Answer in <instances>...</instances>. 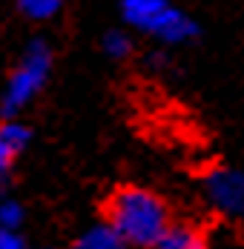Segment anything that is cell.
Wrapping results in <instances>:
<instances>
[{"instance_id": "obj_1", "label": "cell", "mask_w": 244, "mask_h": 249, "mask_svg": "<svg viewBox=\"0 0 244 249\" xmlns=\"http://www.w3.org/2000/svg\"><path fill=\"white\" fill-rule=\"evenodd\" d=\"M106 224L121 235L126 247L152 249L172 221L167 203L155 192L144 186H123L106 203Z\"/></svg>"}, {"instance_id": "obj_2", "label": "cell", "mask_w": 244, "mask_h": 249, "mask_svg": "<svg viewBox=\"0 0 244 249\" xmlns=\"http://www.w3.org/2000/svg\"><path fill=\"white\" fill-rule=\"evenodd\" d=\"M123 23L164 46H181L198 37V23L170 0H121Z\"/></svg>"}, {"instance_id": "obj_3", "label": "cell", "mask_w": 244, "mask_h": 249, "mask_svg": "<svg viewBox=\"0 0 244 249\" xmlns=\"http://www.w3.org/2000/svg\"><path fill=\"white\" fill-rule=\"evenodd\" d=\"M52 60H55L52 46L43 37H35V40L26 43L18 66L9 72L6 86L0 92V118L3 121L18 118L26 106L43 92L49 75H52Z\"/></svg>"}, {"instance_id": "obj_4", "label": "cell", "mask_w": 244, "mask_h": 249, "mask_svg": "<svg viewBox=\"0 0 244 249\" xmlns=\"http://www.w3.org/2000/svg\"><path fill=\"white\" fill-rule=\"evenodd\" d=\"M204 195L224 215H244V169H210L204 175Z\"/></svg>"}, {"instance_id": "obj_5", "label": "cell", "mask_w": 244, "mask_h": 249, "mask_svg": "<svg viewBox=\"0 0 244 249\" xmlns=\"http://www.w3.org/2000/svg\"><path fill=\"white\" fill-rule=\"evenodd\" d=\"M29 141H32V129L20 124L18 118L0 121V180L9 178L18 155L29 146Z\"/></svg>"}, {"instance_id": "obj_6", "label": "cell", "mask_w": 244, "mask_h": 249, "mask_svg": "<svg viewBox=\"0 0 244 249\" xmlns=\"http://www.w3.org/2000/svg\"><path fill=\"white\" fill-rule=\"evenodd\" d=\"M152 249H207V238L193 224H170Z\"/></svg>"}, {"instance_id": "obj_7", "label": "cell", "mask_w": 244, "mask_h": 249, "mask_svg": "<svg viewBox=\"0 0 244 249\" xmlns=\"http://www.w3.org/2000/svg\"><path fill=\"white\" fill-rule=\"evenodd\" d=\"M75 249H126V244L109 224H95L78 238Z\"/></svg>"}, {"instance_id": "obj_8", "label": "cell", "mask_w": 244, "mask_h": 249, "mask_svg": "<svg viewBox=\"0 0 244 249\" xmlns=\"http://www.w3.org/2000/svg\"><path fill=\"white\" fill-rule=\"evenodd\" d=\"M101 49L109 60H126L132 54V37L123 29H109L103 35V40H101Z\"/></svg>"}, {"instance_id": "obj_9", "label": "cell", "mask_w": 244, "mask_h": 249, "mask_svg": "<svg viewBox=\"0 0 244 249\" xmlns=\"http://www.w3.org/2000/svg\"><path fill=\"white\" fill-rule=\"evenodd\" d=\"M61 6H63V0H18L20 15L29 18V20H38V23L58 18Z\"/></svg>"}, {"instance_id": "obj_10", "label": "cell", "mask_w": 244, "mask_h": 249, "mask_svg": "<svg viewBox=\"0 0 244 249\" xmlns=\"http://www.w3.org/2000/svg\"><path fill=\"white\" fill-rule=\"evenodd\" d=\"M26 221V209L12 198L0 200V229H12V232H20V226Z\"/></svg>"}, {"instance_id": "obj_11", "label": "cell", "mask_w": 244, "mask_h": 249, "mask_svg": "<svg viewBox=\"0 0 244 249\" xmlns=\"http://www.w3.org/2000/svg\"><path fill=\"white\" fill-rule=\"evenodd\" d=\"M0 249H26L23 235L12 229H0Z\"/></svg>"}]
</instances>
